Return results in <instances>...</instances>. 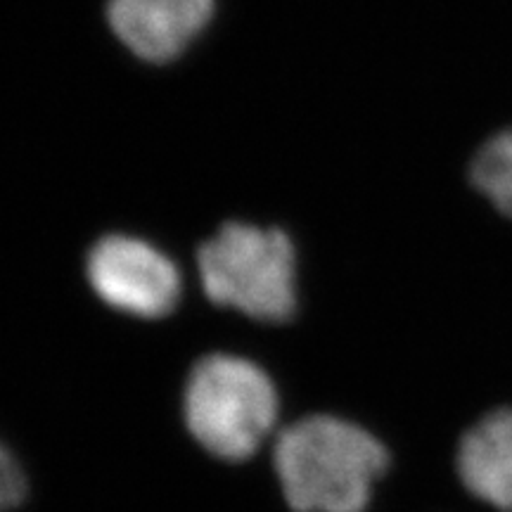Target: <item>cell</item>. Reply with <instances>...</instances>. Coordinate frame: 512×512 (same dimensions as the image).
<instances>
[{"instance_id":"7","label":"cell","mask_w":512,"mask_h":512,"mask_svg":"<svg viewBox=\"0 0 512 512\" xmlns=\"http://www.w3.org/2000/svg\"><path fill=\"white\" fill-rule=\"evenodd\" d=\"M472 181L496 209L512 216V128L496 133L479 147L472 164Z\"/></svg>"},{"instance_id":"2","label":"cell","mask_w":512,"mask_h":512,"mask_svg":"<svg viewBox=\"0 0 512 512\" xmlns=\"http://www.w3.org/2000/svg\"><path fill=\"white\" fill-rule=\"evenodd\" d=\"M197 268L214 304L261 323H287L297 311V254L283 230L228 223L200 247Z\"/></svg>"},{"instance_id":"4","label":"cell","mask_w":512,"mask_h":512,"mask_svg":"<svg viewBox=\"0 0 512 512\" xmlns=\"http://www.w3.org/2000/svg\"><path fill=\"white\" fill-rule=\"evenodd\" d=\"M88 283L112 309L138 318H162L181 299L178 266L150 242L110 235L88 254Z\"/></svg>"},{"instance_id":"8","label":"cell","mask_w":512,"mask_h":512,"mask_svg":"<svg viewBox=\"0 0 512 512\" xmlns=\"http://www.w3.org/2000/svg\"><path fill=\"white\" fill-rule=\"evenodd\" d=\"M27 498V477L15 456L0 444V512L15 510Z\"/></svg>"},{"instance_id":"3","label":"cell","mask_w":512,"mask_h":512,"mask_svg":"<svg viewBox=\"0 0 512 512\" xmlns=\"http://www.w3.org/2000/svg\"><path fill=\"white\" fill-rule=\"evenodd\" d=\"M185 422L211 456L247 460L278 418V392L256 363L207 356L192 368L183 399Z\"/></svg>"},{"instance_id":"6","label":"cell","mask_w":512,"mask_h":512,"mask_svg":"<svg viewBox=\"0 0 512 512\" xmlns=\"http://www.w3.org/2000/svg\"><path fill=\"white\" fill-rule=\"evenodd\" d=\"M458 472L472 496L512 512V408L486 415L465 434Z\"/></svg>"},{"instance_id":"1","label":"cell","mask_w":512,"mask_h":512,"mask_svg":"<svg viewBox=\"0 0 512 512\" xmlns=\"http://www.w3.org/2000/svg\"><path fill=\"white\" fill-rule=\"evenodd\" d=\"M273 463L294 512H366L389 453L354 422L313 415L280 434Z\"/></svg>"},{"instance_id":"5","label":"cell","mask_w":512,"mask_h":512,"mask_svg":"<svg viewBox=\"0 0 512 512\" xmlns=\"http://www.w3.org/2000/svg\"><path fill=\"white\" fill-rule=\"evenodd\" d=\"M214 0H110L107 19L124 46L145 62H171L202 34Z\"/></svg>"}]
</instances>
